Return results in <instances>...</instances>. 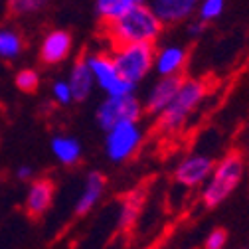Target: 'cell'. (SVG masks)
Listing matches in <instances>:
<instances>
[{
  "instance_id": "cell-7",
  "label": "cell",
  "mask_w": 249,
  "mask_h": 249,
  "mask_svg": "<svg viewBox=\"0 0 249 249\" xmlns=\"http://www.w3.org/2000/svg\"><path fill=\"white\" fill-rule=\"evenodd\" d=\"M141 115H142V103L137 95L105 97L95 109V121L105 133L121 123L139 121Z\"/></svg>"
},
{
  "instance_id": "cell-18",
  "label": "cell",
  "mask_w": 249,
  "mask_h": 249,
  "mask_svg": "<svg viewBox=\"0 0 249 249\" xmlns=\"http://www.w3.org/2000/svg\"><path fill=\"white\" fill-rule=\"evenodd\" d=\"M144 196L146 192L142 188H137V190H131L127 196L123 198V204H121V213H119V228L123 231H127L135 226V222L139 220V213H141V208L144 204Z\"/></svg>"
},
{
  "instance_id": "cell-21",
  "label": "cell",
  "mask_w": 249,
  "mask_h": 249,
  "mask_svg": "<svg viewBox=\"0 0 249 249\" xmlns=\"http://www.w3.org/2000/svg\"><path fill=\"white\" fill-rule=\"evenodd\" d=\"M224 10H226V0H200L196 8V16L200 22L208 24L220 18Z\"/></svg>"
},
{
  "instance_id": "cell-24",
  "label": "cell",
  "mask_w": 249,
  "mask_h": 249,
  "mask_svg": "<svg viewBox=\"0 0 249 249\" xmlns=\"http://www.w3.org/2000/svg\"><path fill=\"white\" fill-rule=\"evenodd\" d=\"M226 243H228V231L222 228H215L208 233L204 241V249H224Z\"/></svg>"
},
{
  "instance_id": "cell-20",
  "label": "cell",
  "mask_w": 249,
  "mask_h": 249,
  "mask_svg": "<svg viewBox=\"0 0 249 249\" xmlns=\"http://www.w3.org/2000/svg\"><path fill=\"white\" fill-rule=\"evenodd\" d=\"M52 0H6V10L12 16H32L42 12Z\"/></svg>"
},
{
  "instance_id": "cell-26",
  "label": "cell",
  "mask_w": 249,
  "mask_h": 249,
  "mask_svg": "<svg viewBox=\"0 0 249 249\" xmlns=\"http://www.w3.org/2000/svg\"><path fill=\"white\" fill-rule=\"evenodd\" d=\"M32 174H34V170H32V166H18L16 168V176H18V180H30L32 178Z\"/></svg>"
},
{
  "instance_id": "cell-1",
  "label": "cell",
  "mask_w": 249,
  "mask_h": 249,
  "mask_svg": "<svg viewBox=\"0 0 249 249\" xmlns=\"http://www.w3.org/2000/svg\"><path fill=\"white\" fill-rule=\"evenodd\" d=\"M162 24L152 14L148 4L133 8L119 20L105 26L107 38L111 40L113 48L117 46H129V44H150L154 46L162 34Z\"/></svg>"
},
{
  "instance_id": "cell-16",
  "label": "cell",
  "mask_w": 249,
  "mask_h": 249,
  "mask_svg": "<svg viewBox=\"0 0 249 249\" xmlns=\"http://www.w3.org/2000/svg\"><path fill=\"white\" fill-rule=\"evenodd\" d=\"M50 148H52L53 159L64 166H75L81 160V154H83L81 142L70 135H55L50 142Z\"/></svg>"
},
{
  "instance_id": "cell-19",
  "label": "cell",
  "mask_w": 249,
  "mask_h": 249,
  "mask_svg": "<svg viewBox=\"0 0 249 249\" xmlns=\"http://www.w3.org/2000/svg\"><path fill=\"white\" fill-rule=\"evenodd\" d=\"M24 38L14 28H0V59L12 61L24 52Z\"/></svg>"
},
{
  "instance_id": "cell-14",
  "label": "cell",
  "mask_w": 249,
  "mask_h": 249,
  "mask_svg": "<svg viewBox=\"0 0 249 249\" xmlns=\"http://www.w3.org/2000/svg\"><path fill=\"white\" fill-rule=\"evenodd\" d=\"M105 186H107V178H105L103 172H99V170L89 172L85 176L81 194H79V198L75 202V215H85V213H89L93 208H95L99 204V200L103 198Z\"/></svg>"
},
{
  "instance_id": "cell-6",
  "label": "cell",
  "mask_w": 249,
  "mask_h": 249,
  "mask_svg": "<svg viewBox=\"0 0 249 249\" xmlns=\"http://www.w3.org/2000/svg\"><path fill=\"white\" fill-rule=\"evenodd\" d=\"M144 131L139 121L121 123L105 133V154L111 162H127L141 148Z\"/></svg>"
},
{
  "instance_id": "cell-5",
  "label": "cell",
  "mask_w": 249,
  "mask_h": 249,
  "mask_svg": "<svg viewBox=\"0 0 249 249\" xmlns=\"http://www.w3.org/2000/svg\"><path fill=\"white\" fill-rule=\"evenodd\" d=\"M85 55V61L89 66V71L93 75V81L95 85L105 93L107 97H124V95H135V85H131L129 81H124L113 59H111V53H105V52H93V53H83Z\"/></svg>"
},
{
  "instance_id": "cell-8",
  "label": "cell",
  "mask_w": 249,
  "mask_h": 249,
  "mask_svg": "<svg viewBox=\"0 0 249 249\" xmlns=\"http://www.w3.org/2000/svg\"><path fill=\"white\" fill-rule=\"evenodd\" d=\"M182 81H184V75L159 77L157 81L148 87L144 99L141 101L142 103V113L154 115V117L162 115V111L170 105V101L174 99V95L178 93Z\"/></svg>"
},
{
  "instance_id": "cell-12",
  "label": "cell",
  "mask_w": 249,
  "mask_h": 249,
  "mask_svg": "<svg viewBox=\"0 0 249 249\" xmlns=\"http://www.w3.org/2000/svg\"><path fill=\"white\" fill-rule=\"evenodd\" d=\"M53 196H55L53 180L52 178H36L30 184L28 194H26V202H24L26 215L32 217V220H42L53 204Z\"/></svg>"
},
{
  "instance_id": "cell-15",
  "label": "cell",
  "mask_w": 249,
  "mask_h": 249,
  "mask_svg": "<svg viewBox=\"0 0 249 249\" xmlns=\"http://www.w3.org/2000/svg\"><path fill=\"white\" fill-rule=\"evenodd\" d=\"M66 81H68V85L71 89L73 103H83V101H87L91 97V91H93V87H95V81H93V75L89 71L85 55L75 59V64L70 70V77Z\"/></svg>"
},
{
  "instance_id": "cell-17",
  "label": "cell",
  "mask_w": 249,
  "mask_h": 249,
  "mask_svg": "<svg viewBox=\"0 0 249 249\" xmlns=\"http://www.w3.org/2000/svg\"><path fill=\"white\" fill-rule=\"evenodd\" d=\"M93 2H95L97 18L105 26H109L111 22L119 20L121 16L131 12L133 8H139V6L146 4V0H93Z\"/></svg>"
},
{
  "instance_id": "cell-11",
  "label": "cell",
  "mask_w": 249,
  "mask_h": 249,
  "mask_svg": "<svg viewBox=\"0 0 249 249\" xmlns=\"http://www.w3.org/2000/svg\"><path fill=\"white\" fill-rule=\"evenodd\" d=\"M146 2H150L148 8L162 26H172L192 20L200 0H146Z\"/></svg>"
},
{
  "instance_id": "cell-13",
  "label": "cell",
  "mask_w": 249,
  "mask_h": 249,
  "mask_svg": "<svg viewBox=\"0 0 249 249\" xmlns=\"http://www.w3.org/2000/svg\"><path fill=\"white\" fill-rule=\"evenodd\" d=\"M188 61V50L180 44H168L154 53V71L159 77L182 75L184 66Z\"/></svg>"
},
{
  "instance_id": "cell-2",
  "label": "cell",
  "mask_w": 249,
  "mask_h": 249,
  "mask_svg": "<svg viewBox=\"0 0 249 249\" xmlns=\"http://www.w3.org/2000/svg\"><path fill=\"white\" fill-rule=\"evenodd\" d=\"M245 174V159L239 150H231L226 157L213 164L210 178L204 182L202 188V202L206 208H215L226 202L235 188L241 184Z\"/></svg>"
},
{
  "instance_id": "cell-9",
  "label": "cell",
  "mask_w": 249,
  "mask_h": 249,
  "mask_svg": "<svg viewBox=\"0 0 249 249\" xmlns=\"http://www.w3.org/2000/svg\"><path fill=\"white\" fill-rule=\"evenodd\" d=\"M213 164V159L208 154H190V157L178 162L174 170V180L184 188H196L210 178Z\"/></svg>"
},
{
  "instance_id": "cell-3",
  "label": "cell",
  "mask_w": 249,
  "mask_h": 249,
  "mask_svg": "<svg viewBox=\"0 0 249 249\" xmlns=\"http://www.w3.org/2000/svg\"><path fill=\"white\" fill-rule=\"evenodd\" d=\"M208 91H210V83L206 79H200V77L186 79L184 77L170 105L162 111V115H159V129L166 135L180 131L186 124V121L190 119V115L198 109V105L204 101Z\"/></svg>"
},
{
  "instance_id": "cell-10",
  "label": "cell",
  "mask_w": 249,
  "mask_h": 249,
  "mask_svg": "<svg viewBox=\"0 0 249 249\" xmlns=\"http://www.w3.org/2000/svg\"><path fill=\"white\" fill-rule=\"evenodd\" d=\"M73 50V38L68 30H50L44 36L40 50H38V59L44 66H57L61 61H66Z\"/></svg>"
},
{
  "instance_id": "cell-23",
  "label": "cell",
  "mask_w": 249,
  "mask_h": 249,
  "mask_svg": "<svg viewBox=\"0 0 249 249\" xmlns=\"http://www.w3.org/2000/svg\"><path fill=\"white\" fill-rule=\"evenodd\" d=\"M52 99H53L57 105H61V107L73 103L71 89H70V85H68L66 79H55V81H53V85H52Z\"/></svg>"
},
{
  "instance_id": "cell-22",
  "label": "cell",
  "mask_w": 249,
  "mask_h": 249,
  "mask_svg": "<svg viewBox=\"0 0 249 249\" xmlns=\"http://www.w3.org/2000/svg\"><path fill=\"white\" fill-rule=\"evenodd\" d=\"M14 83L22 93H36L40 87V73L32 68H24L16 73Z\"/></svg>"
},
{
  "instance_id": "cell-25",
  "label": "cell",
  "mask_w": 249,
  "mask_h": 249,
  "mask_svg": "<svg viewBox=\"0 0 249 249\" xmlns=\"http://www.w3.org/2000/svg\"><path fill=\"white\" fill-rule=\"evenodd\" d=\"M204 30H206V24H204V22H200L198 18H192V20L186 22V32H188V36H192V38L202 36Z\"/></svg>"
},
{
  "instance_id": "cell-4",
  "label": "cell",
  "mask_w": 249,
  "mask_h": 249,
  "mask_svg": "<svg viewBox=\"0 0 249 249\" xmlns=\"http://www.w3.org/2000/svg\"><path fill=\"white\" fill-rule=\"evenodd\" d=\"M154 53H157V48L150 44H129L113 48L111 59L119 75L137 87L150 75L154 68Z\"/></svg>"
}]
</instances>
